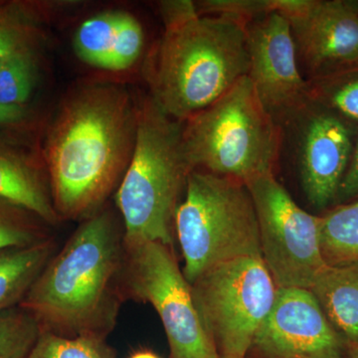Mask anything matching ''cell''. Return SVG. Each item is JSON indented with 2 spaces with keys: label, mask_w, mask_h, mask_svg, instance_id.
Here are the masks:
<instances>
[{
  "label": "cell",
  "mask_w": 358,
  "mask_h": 358,
  "mask_svg": "<svg viewBox=\"0 0 358 358\" xmlns=\"http://www.w3.org/2000/svg\"><path fill=\"white\" fill-rule=\"evenodd\" d=\"M202 15L229 16L249 21L273 11V0H205L196 4Z\"/></svg>",
  "instance_id": "484cf974"
},
{
  "label": "cell",
  "mask_w": 358,
  "mask_h": 358,
  "mask_svg": "<svg viewBox=\"0 0 358 358\" xmlns=\"http://www.w3.org/2000/svg\"><path fill=\"white\" fill-rule=\"evenodd\" d=\"M129 358H160L159 355H155L150 350H140V352H134Z\"/></svg>",
  "instance_id": "f1b7e54d"
},
{
  "label": "cell",
  "mask_w": 358,
  "mask_h": 358,
  "mask_svg": "<svg viewBox=\"0 0 358 358\" xmlns=\"http://www.w3.org/2000/svg\"><path fill=\"white\" fill-rule=\"evenodd\" d=\"M174 226L190 285L221 264L261 256L255 206L248 187L236 179L193 171Z\"/></svg>",
  "instance_id": "8992f818"
},
{
  "label": "cell",
  "mask_w": 358,
  "mask_h": 358,
  "mask_svg": "<svg viewBox=\"0 0 358 358\" xmlns=\"http://www.w3.org/2000/svg\"><path fill=\"white\" fill-rule=\"evenodd\" d=\"M26 358H115V355L103 339L63 338L41 331Z\"/></svg>",
  "instance_id": "cb8c5ba5"
},
{
  "label": "cell",
  "mask_w": 358,
  "mask_h": 358,
  "mask_svg": "<svg viewBox=\"0 0 358 358\" xmlns=\"http://www.w3.org/2000/svg\"><path fill=\"white\" fill-rule=\"evenodd\" d=\"M310 103L358 122V66L308 80Z\"/></svg>",
  "instance_id": "d6986e66"
},
{
  "label": "cell",
  "mask_w": 358,
  "mask_h": 358,
  "mask_svg": "<svg viewBox=\"0 0 358 358\" xmlns=\"http://www.w3.org/2000/svg\"><path fill=\"white\" fill-rule=\"evenodd\" d=\"M6 59H1V60H0V69H1L2 65H3V63H4V61H6Z\"/></svg>",
  "instance_id": "4dcf8cb0"
},
{
  "label": "cell",
  "mask_w": 358,
  "mask_h": 358,
  "mask_svg": "<svg viewBox=\"0 0 358 358\" xmlns=\"http://www.w3.org/2000/svg\"><path fill=\"white\" fill-rule=\"evenodd\" d=\"M49 4L6 2L0 6V60L38 51L43 40L41 25Z\"/></svg>",
  "instance_id": "e0dca14e"
},
{
  "label": "cell",
  "mask_w": 358,
  "mask_h": 358,
  "mask_svg": "<svg viewBox=\"0 0 358 358\" xmlns=\"http://www.w3.org/2000/svg\"><path fill=\"white\" fill-rule=\"evenodd\" d=\"M320 248L327 265L358 263V200L320 217Z\"/></svg>",
  "instance_id": "ac0fdd59"
},
{
  "label": "cell",
  "mask_w": 358,
  "mask_h": 358,
  "mask_svg": "<svg viewBox=\"0 0 358 358\" xmlns=\"http://www.w3.org/2000/svg\"><path fill=\"white\" fill-rule=\"evenodd\" d=\"M143 46L145 34L141 23L131 14L121 11L108 70L129 69L140 58Z\"/></svg>",
  "instance_id": "d4e9b609"
},
{
  "label": "cell",
  "mask_w": 358,
  "mask_h": 358,
  "mask_svg": "<svg viewBox=\"0 0 358 358\" xmlns=\"http://www.w3.org/2000/svg\"><path fill=\"white\" fill-rule=\"evenodd\" d=\"M136 109L128 91L112 84L83 87L63 103L43 155L60 220L82 222L119 186L134 152Z\"/></svg>",
  "instance_id": "6da1fadb"
},
{
  "label": "cell",
  "mask_w": 358,
  "mask_h": 358,
  "mask_svg": "<svg viewBox=\"0 0 358 358\" xmlns=\"http://www.w3.org/2000/svg\"><path fill=\"white\" fill-rule=\"evenodd\" d=\"M47 226L30 212L0 200V250L43 241L51 237Z\"/></svg>",
  "instance_id": "603a6c76"
},
{
  "label": "cell",
  "mask_w": 358,
  "mask_h": 358,
  "mask_svg": "<svg viewBox=\"0 0 358 358\" xmlns=\"http://www.w3.org/2000/svg\"><path fill=\"white\" fill-rule=\"evenodd\" d=\"M358 195V141L353 148L350 164L339 187L338 197L341 200L352 199Z\"/></svg>",
  "instance_id": "83f0119b"
},
{
  "label": "cell",
  "mask_w": 358,
  "mask_h": 358,
  "mask_svg": "<svg viewBox=\"0 0 358 358\" xmlns=\"http://www.w3.org/2000/svg\"><path fill=\"white\" fill-rule=\"evenodd\" d=\"M0 200L30 212L48 226L60 222L46 169L32 155L0 138Z\"/></svg>",
  "instance_id": "5bb4252c"
},
{
  "label": "cell",
  "mask_w": 358,
  "mask_h": 358,
  "mask_svg": "<svg viewBox=\"0 0 358 358\" xmlns=\"http://www.w3.org/2000/svg\"><path fill=\"white\" fill-rule=\"evenodd\" d=\"M124 259L122 222L102 208L82 221L57 250L20 306L41 331L106 341L126 300Z\"/></svg>",
  "instance_id": "7a4b0ae2"
},
{
  "label": "cell",
  "mask_w": 358,
  "mask_h": 358,
  "mask_svg": "<svg viewBox=\"0 0 358 358\" xmlns=\"http://www.w3.org/2000/svg\"><path fill=\"white\" fill-rule=\"evenodd\" d=\"M218 358H230V357H219Z\"/></svg>",
  "instance_id": "1f68e13d"
},
{
  "label": "cell",
  "mask_w": 358,
  "mask_h": 358,
  "mask_svg": "<svg viewBox=\"0 0 358 358\" xmlns=\"http://www.w3.org/2000/svg\"><path fill=\"white\" fill-rule=\"evenodd\" d=\"M182 138L194 171L246 183L274 171L282 127L264 108L246 76L182 122Z\"/></svg>",
  "instance_id": "5b68a950"
},
{
  "label": "cell",
  "mask_w": 358,
  "mask_h": 358,
  "mask_svg": "<svg viewBox=\"0 0 358 358\" xmlns=\"http://www.w3.org/2000/svg\"><path fill=\"white\" fill-rule=\"evenodd\" d=\"M192 289L219 357L246 358L277 294L262 257H244L216 266L193 282Z\"/></svg>",
  "instance_id": "52a82bcc"
},
{
  "label": "cell",
  "mask_w": 358,
  "mask_h": 358,
  "mask_svg": "<svg viewBox=\"0 0 358 358\" xmlns=\"http://www.w3.org/2000/svg\"><path fill=\"white\" fill-rule=\"evenodd\" d=\"M294 122L301 124L299 166L303 192L313 206L324 208L338 197L350 164L355 148L352 129L345 120L313 103Z\"/></svg>",
  "instance_id": "4fadbf2b"
},
{
  "label": "cell",
  "mask_w": 358,
  "mask_h": 358,
  "mask_svg": "<svg viewBox=\"0 0 358 358\" xmlns=\"http://www.w3.org/2000/svg\"><path fill=\"white\" fill-rule=\"evenodd\" d=\"M246 358H350V345L310 289L278 288Z\"/></svg>",
  "instance_id": "7c38bea8"
},
{
  "label": "cell",
  "mask_w": 358,
  "mask_h": 358,
  "mask_svg": "<svg viewBox=\"0 0 358 358\" xmlns=\"http://www.w3.org/2000/svg\"><path fill=\"white\" fill-rule=\"evenodd\" d=\"M258 220L261 257L278 288L310 289L327 267L320 217L301 208L274 173L245 183Z\"/></svg>",
  "instance_id": "9c48e42d"
},
{
  "label": "cell",
  "mask_w": 358,
  "mask_h": 358,
  "mask_svg": "<svg viewBox=\"0 0 358 358\" xmlns=\"http://www.w3.org/2000/svg\"><path fill=\"white\" fill-rule=\"evenodd\" d=\"M32 113L27 106H11L0 103V129H24L32 122Z\"/></svg>",
  "instance_id": "4316f807"
},
{
  "label": "cell",
  "mask_w": 358,
  "mask_h": 358,
  "mask_svg": "<svg viewBox=\"0 0 358 358\" xmlns=\"http://www.w3.org/2000/svg\"><path fill=\"white\" fill-rule=\"evenodd\" d=\"M160 14L164 30L145 78L155 102L185 122L248 76L247 23L202 15L189 0L160 2Z\"/></svg>",
  "instance_id": "3957f363"
},
{
  "label": "cell",
  "mask_w": 358,
  "mask_h": 358,
  "mask_svg": "<svg viewBox=\"0 0 358 358\" xmlns=\"http://www.w3.org/2000/svg\"><path fill=\"white\" fill-rule=\"evenodd\" d=\"M291 26L299 62L313 78L358 66V4L343 0H273Z\"/></svg>",
  "instance_id": "8fae6325"
},
{
  "label": "cell",
  "mask_w": 358,
  "mask_h": 358,
  "mask_svg": "<svg viewBox=\"0 0 358 358\" xmlns=\"http://www.w3.org/2000/svg\"><path fill=\"white\" fill-rule=\"evenodd\" d=\"M350 357L358 358V343L357 345L350 346Z\"/></svg>",
  "instance_id": "f546056e"
},
{
  "label": "cell",
  "mask_w": 358,
  "mask_h": 358,
  "mask_svg": "<svg viewBox=\"0 0 358 358\" xmlns=\"http://www.w3.org/2000/svg\"><path fill=\"white\" fill-rule=\"evenodd\" d=\"M57 250L52 236L28 246L0 250V313L20 305Z\"/></svg>",
  "instance_id": "2e32d148"
},
{
  "label": "cell",
  "mask_w": 358,
  "mask_h": 358,
  "mask_svg": "<svg viewBox=\"0 0 358 358\" xmlns=\"http://www.w3.org/2000/svg\"><path fill=\"white\" fill-rule=\"evenodd\" d=\"M327 319L350 346L358 343V263L327 265L310 288Z\"/></svg>",
  "instance_id": "9a60e30c"
},
{
  "label": "cell",
  "mask_w": 358,
  "mask_h": 358,
  "mask_svg": "<svg viewBox=\"0 0 358 358\" xmlns=\"http://www.w3.org/2000/svg\"><path fill=\"white\" fill-rule=\"evenodd\" d=\"M41 327L25 308L0 313V358H26L36 343Z\"/></svg>",
  "instance_id": "7402d4cb"
},
{
  "label": "cell",
  "mask_w": 358,
  "mask_h": 358,
  "mask_svg": "<svg viewBox=\"0 0 358 358\" xmlns=\"http://www.w3.org/2000/svg\"><path fill=\"white\" fill-rule=\"evenodd\" d=\"M121 11H108L85 20L74 37L78 57L93 67L108 70Z\"/></svg>",
  "instance_id": "ffe728a7"
},
{
  "label": "cell",
  "mask_w": 358,
  "mask_h": 358,
  "mask_svg": "<svg viewBox=\"0 0 358 358\" xmlns=\"http://www.w3.org/2000/svg\"><path fill=\"white\" fill-rule=\"evenodd\" d=\"M38 51L6 58L0 69V103L27 106L38 78Z\"/></svg>",
  "instance_id": "44dd1931"
},
{
  "label": "cell",
  "mask_w": 358,
  "mask_h": 358,
  "mask_svg": "<svg viewBox=\"0 0 358 358\" xmlns=\"http://www.w3.org/2000/svg\"><path fill=\"white\" fill-rule=\"evenodd\" d=\"M248 77L266 110L280 126L296 121L310 105L289 21L277 11L246 25Z\"/></svg>",
  "instance_id": "30bf717a"
},
{
  "label": "cell",
  "mask_w": 358,
  "mask_h": 358,
  "mask_svg": "<svg viewBox=\"0 0 358 358\" xmlns=\"http://www.w3.org/2000/svg\"><path fill=\"white\" fill-rule=\"evenodd\" d=\"M122 289L124 298L150 303L157 310L171 358L219 357L173 247L157 242L126 247Z\"/></svg>",
  "instance_id": "ba28073f"
},
{
  "label": "cell",
  "mask_w": 358,
  "mask_h": 358,
  "mask_svg": "<svg viewBox=\"0 0 358 358\" xmlns=\"http://www.w3.org/2000/svg\"><path fill=\"white\" fill-rule=\"evenodd\" d=\"M4 1H0V6H1L2 3H3Z\"/></svg>",
  "instance_id": "d6a6232c"
},
{
  "label": "cell",
  "mask_w": 358,
  "mask_h": 358,
  "mask_svg": "<svg viewBox=\"0 0 358 358\" xmlns=\"http://www.w3.org/2000/svg\"><path fill=\"white\" fill-rule=\"evenodd\" d=\"M193 171L182 122L167 115L152 96L141 100L133 155L115 195L127 248L148 242L173 247L176 209Z\"/></svg>",
  "instance_id": "277c9868"
}]
</instances>
